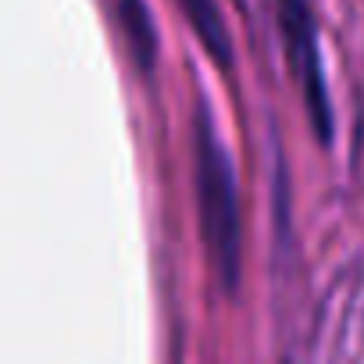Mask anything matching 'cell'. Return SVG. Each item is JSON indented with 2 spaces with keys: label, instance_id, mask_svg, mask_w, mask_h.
<instances>
[{
  "label": "cell",
  "instance_id": "cell-1",
  "mask_svg": "<svg viewBox=\"0 0 364 364\" xmlns=\"http://www.w3.org/2000/svg\"><path fill=\"white\" fill-rule=\"evenodd\" d=\"M193 154H197V211H200V240L208 247V257L229 293H236L240 282V190H236V168L232 154L218 136V125L208 111V100L197 104V132H193Z\"/></svg>",
  "mask_w": 364,
  "mask_h": 364
},
{
  "label": "cell",
  "instance_id": "cell-4",
  "mask_svg": "<svg viewBox=\"0 0 364 364\" xmlns=\"http://www.w3.org/2000/svg\"><path fill=\"white\" fill-rule=\"evenodd\" d=\"M118 18H122V29L132 43V54H136V65L143 72L154 68V58H157V29L150 22V11L143 0H118Z\"/></svg>",
  "mask_w": 364,
  "mask_h": 364
},
{
  "label": "cell",
  "instance_id": "cell-3",
  "mask_svg": "<svg viewBox=\"0 0 364 364\" xmlns=\"http://www.w3.org/2000/svg\"><path fill=\"white\" fill-rule=\"evenodd\" d=\"M182 11H186L193 33L200 36L208 58L222 68V72H232V36H229V26L222 22V11L215 0H178Z\"/></svg>",
  "mask_w": 364,
  "mask_h": 364
},
{
  "label": "cell",
  "instance_id": "cell-2",
  "mask_svg": "<svg viewBox=\"0 0 364 364\" xmlns=\"http://www.w3.org/2000/svg\"><path fill=\"white\" fill-rule=\"evenodd\" d=\"M279 26L286 40V58L296 75V86L307 104V118L314 136L328 146L336 136V118H332V97L321 68V50H318V26L307 0H279Z\"/></svg>",
  "mask_w": 364,
  "mask_h": 364
}]
</instances>
